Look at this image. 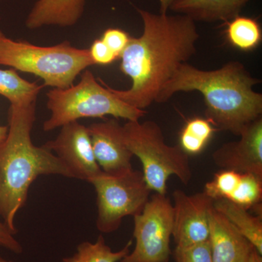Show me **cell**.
Here are the masks:
<instances>
[{
  "label": "cell",
  "mask_w": 262,
  "mask_h": 262,
  "mask_svg": "<svg viewBox=\"0 0 262 262\" xmlns=\"http://www.w3.org/2000/svg\"><path fill=\"white\" fill-rule=\"evenodd\" d=\"M137 11L144 25L142 34L130 38L119 58L120 71L132 84L125 91L108 89L124 102L144 110L156 102L179 67L195 54L200 34L196 22L187 15Z\"/></svg>",
  "instance_id": "6da1fadb"
},
{
  "label": "cell",
  "mask_w": 262,
  "mask_h": 262,
  "mask_svg": "<svg viewBox=\"0 0 262 262\" xmlns=\"http://www.w3.org/2000/svg\"><path fill=\"white\" fill-rule=\"evenodd\" d=\"M259 82L241 62H228L211 71L184 63L165 84L156 102H166L181 91H198L204 98L206 119L216 130L239 136L261 117L262 94L253 89Z\"/></svg>",
  "instance_id": "7a4b0ae2"
},
{
  "label": "cell",
  "mask_w": 262,
  "mask_h": 262,
  "mask_svg": "<svg viewBox=\"0 0 262 262\" xmlns=\"http://www.w3.org/2000/svg\"><path fill=\"white\" fill-rule=\"evenodd\" d=\"M37 102L11 105L8 132L0 144V217L15 234V216L27 203L29 188L40 176L73 179L61 160L46 146L33 144L32 130Z\"/></svg>",
  "instance_id": "3957f363"
},
{
  "label": "cell",
  "mask_w": 262,
  "mask_h": 262,
  "mask_svg": "<svg viewBox=\"0 0 262 262\" xmlns=\"http://www.w3.org/2000/svg\"><path fill=\"white\" fill-rule=\"evenodd\" d=\"M0 65L40 77L44 86L66 89L95 64L89 49L74 47L68 41L44 47L10 39L0 30Z\"/></svg>",
  "instance_id": "277c9868"
},
{
  "label": "cell",
  "mask_w": 262,
  "mask_h": 262,
  "mask_svg": "<svg viewBox=\"0 0 262 262\" xmlns=\"http://www.w3.org/2000/svg\"><path fill=\"white\" fill-rule=\"evenodd\" d=\"M98 80L91 71L85 70L76 85L48 91L47 107L51 115L43 124V130H55L82 118L113 116L136 121L146 115L144 110L124 102L110 91L106 82Z\"/></svg>",
  "instance_id": "5b68a950"
},
{
  "label": "cell",
  "mask_w": 262,
  "mask_h": 262,
  "mask_svg": "<svg viewBox=\"0 0 262 262\" xmlns=\"http://www.w3.org/2000/svg\"><path fill=\"white\" fill-rule=\"evenodd\" d=\"M122 129L127 147L140 160L150 190L166 194L171 176L186 185L190 182L192 172L189 155L179 145L169 146L165 142L163 130L156 122L127 121Z\"/></svg>",
  "instance_id": "8992f818"
},
{
  "label": "cell",
  "mask_w": 262,
  "mask_h": 262,
  "mask_svg": "<svg viewBox=\"0 0 262 262\" xmlns=\"http://www.w3.org/2000/svg\"><path fill=\"white\" fill-rule=\"evenodd\" d=\"M89 183L97 195L96 227L101 233L115 232L123 218L140 213L151 192L140 170L117 177L103 173Z\"/></svg>",
  "instance_id": "52a82bcc"
},
{
  "label": "cell",
  "mask_w": 262,
  "mask_h": 262,
  "mask_svg": "<svg viewBox=\"0 0 262 262\" xmlns=\"http://www.w3.org/2000/svg\"><path fill=\"white\" fill-rule=\"evenodd\" d=\"M134 218L135 247L120 262H168L173 224L170 198L155 193Z\"/></svg>",
  "instance_id": "ba28073f"
},
{
  "label": "cell",
  "mask_w": 262,
  "mask_h": 262,
  "mask_svg": "<svg viewBox=\"0 0 262 262\" xmlns=\"http://www.w3.org/2000/svg\"><path fill=\"white\" fill-rule=\"evenodd\" d=\"M173 199L172 237L177 247H187L208 241L213 200L204 192L188 195L180 189L174 191Z\"/></svg>",
  "instance_id": "9c48e42d"
},
{
  "label": "cell",
  "mask_w": 262,
  "mask_h": 262,
  "mask_svg": "<svg viewBox=\"0 0 262 262\" xmlns=\"http://www.w3.org/2000/svg\"><path fill=\"white\" fill-rule=\"evenodd\" d=\"M45 146L51 150L70 170L73 179L91 182L103 172L95 158L87 127L77 121L61 127L54 140Z\"/></svg>",
  "instance_id": "30bf717a"
},
{
  "label": "cell",
  "mask_w": 262,
  "mask_h": 262,
  "mask_svg": "<svg viewBox=\"0 0 262 262\" xmlns=\"http://www.w3.org/2000/svg\"><path fill=\"white\" fill-rule=\"evenodd\" d=\"M87 128L95 158L103 173L117 177L133 170L134 155L125 143L122 125L116 119H106Z\"/></svg>",
  "instance_id": "8fae6325"
},
{
  "label": "cell",
  "mask_w": 262,
  "mask_h": 262,
  "mask_svg": "<svg viewBox=\"0 0 262 262\" xmlns=\"http://www.w3.org/2000/svg\"><path fill=\"white\" fill-rule=\"evenodd\" d=\"M239 140L220 146L212 155L213 162L222 170L251 173L262 178V118L245 127Z\"/></svg>",
  "instance_id": "7c38bea8"
},
{
  "label": "cell",
  "mask_w": 262,
  "mask_h": 262,
  "mask_svg": "<svg viewBox=\"0 0 262 262\" xmlns=\"http://www.w3.org/2000/svg\"><path fill=\"white\" fill-rule=\"evenodd\" d=\"M209 243L213 262H246L255 248L213 206L210 212Z\"/></svg>",
  "instance_id": "4fadbf2b"
},
{
  "label": "cell",
  "mask_w": 262,
  "mask_h": 262,
  "mask_svg": "<svg viewBox=\"0 0 262 262\" xmlns=\"http://www.w3.org/2000/svg\"><path fill=\"white\" fill-rule=\"evenodd\" d=\"M86 0H37L29 12L26 27L37 29L47 26L70 27L83 15Z\"/></svg>",
  "instance_id": "5bb4252c"
},
{
  "label": "cell",
  "mask_w": 262,
  "mask_h": 262,
  "mask_svg": "<svg viewBox=\"0 0 262 262\" xmlns=\"http://www.w3.org/2000/svg\"><path fill=\"white\" fill-rule=\"evenodd\" d=\"M251 0H176L170 9L194 21L227 22L239 15Z\"/></svg>",
  "instance_id": "9a60e30c"
},
{
  "label": "cell",
  "mask_w": 262,
  "mask_h": 262,
  "mask_svg": "<svg viewBox=\"0 0 262 262\" xmlns=\"http://www.w3.org/2000/svg\"><path fill=\"white\" fill-rule=\"evenodd\" d=\"M213 206L262 255L261 215H253L249 210L225 199L213 201Z\"/></svg>",
  "instance_id": "2e32d148"
},
{
  "label": "cell",
  "mask_w": 262,
  "mask_h": 262,
  "mask_svg": "<svg viewBox=\"0 0 262 262\" xmlns=\"http://www.w3.org/2000/svg\"><path fill=\"white\" fill-rule=\"evenodd\" d=\"M45 86L24 80L16 70L0 69V95L11 105H27L37 102L38 95Z\"/></svg>",
  "instance_id": "e0dca14e"
},
{
  "label": "cell",
  "mask_w": 262,
  "mask_h": 262,
  "mask_svg": "<svg viewBox=\"0 0 262 262\" xmlns=\"http://www.w3.org/2000/svg\"><path fill=\"white\" fill-rule=\"evenodd\" d=\"M225 23L226 37L231 46L243 51H253L259 46L262 33L257 20L239 15Z\"/></svg>",
  "instance_id": "ac0fdd59"
},
{
  "label": "cell",
  "mask_w": 262,
  "mask_h": 262,
  "mask_svg": "<svg viewBox=\"0 0 262 262\" xmlns=\"http://www.w3.org/2000/svg\"><path fill=\"white\" fill-rule=\"evenodd\" d=\"M133 241H129L120 251H113L105 242L102 235L95 243L83 242L79 245L72 256L65 257L62 262H118L130 253Z\"/></svg>",
  "instance_id": "d6986e66"
},
{
  "label": "cell",
  "mask_w": 262,
  "mask_h": 262,
  "mask_svg": "<svg viewBox=\"0 0 262 262\" xmlns=\"http://www.w3.org/2000/svg\"><path fill=\"white\" fill-rule=\"evenodd\" d=\"M216 131L207 119L194 117L183 127L179 136V146L188 155L200 154Z\"/></svg>",
  "instance_id": "ffe728a7"
},
{
  "label": "cell",
  "mask_w": 262,
  "mask_h": 262,
  "mask_svg": "<svg viewBox=\"0 0 262 262\" xmlns=\"http://www.w3.org/2000/svg\"><path fill=\"white\" fill-rule=\"evenodd\" d=\"M262 178L251 173H241V180L234 194L227 201L244 207L255 209L261 215Z\"/></svg>",
  "instance_id": "44dd1931"
},
{
  "label": "cell",
  "mask_w": 262,
  "mask_h": 262,
  "mask_svg": "<svg viewBox=\"0 0 262 262\" xmlns=\"http://www.w3.org/2000/svg\"><path fill=\"white\" fill-rule=\"evenodd\" d=\"M241 173L234 170H221L215 174L211 182L206 183L203 192L213 201L229 200L237 189Z\"/></svg>",
  "instance_id": "7402d4cb"
},
{
  "label": "cell",
  "mask_w": 262,
  "mask_h": 262,
  "mask_svg": "<svg viewBox=\"0 0 262 262\" xmlns=\"http://www.w3.org/2000/svg\"><path fill=\"white\" fill-rule=\"evenodd\" d=\"M173 256L176 262H213L209 239L187 247L176 246Z\"/></svg>",
  "instance_id": "603a6c76"
},
{
  "label": "cell",
  "mask_w": 262,
  "mask_h": 262,
  "mask_svg": "<svg viewBox=\"0 0 262 262\" xmlns=\"http://www.w3.org/2000/svg\"><path fill=\"white\" fill-rule=\"evenodd\" d=\"M130 38L129 34L122 29L110 28L103 32L101 39L120 58V55L126 48Z\"/></svg>",
  "instance_id": "cb8c5ba5"
},
{
  "label": "cell",
  "mask_w": 262,
  "mask_h": 262,
  "mask_svg": "<svg viewBox=\"0 0 262 262\" xmlns=\"http://www.w3.org/2000/svg\"><path fill=\"white\" fill-rule=\"evenodd\" d=\"M90 55L94 64L108 65L119 59L118 56L103 42L102 39H96L89 49Z\"/></svg>",
  "instance_id": "d4e9b609"
},
{
  "label": "cell",
  "mask_w": 262,
  "mask_h": 262,
  "mask_svg": "<svg viewBox=\"0 0 262 262\" xmlns=\"http://www.w3.org/2000/svg\"><path fill=\"white\" fill-rule=\"evenodd\" d=\"M14 235L4 222L0 221V247L4 248L15 254H20L23 252V247L15 239Z\"/></svg>",
  "instance_id": "484cf974"
},
{
  "label": "cell",
  "mask_w": 262,
  "mask_h": 262,
  "mask_svg": "<svg viewBox=\"0 0 262 262\" xmlns=\"http://www.w3.org/2000/svg\"><path fill=\"white\" fill-rule=\"evenodd\" d=\"M175 1L176 0H159L160 13L165 14V13H168L170 5L173 4Z\"/></svg>",
  "instance_id": "4316f807"
},
{
  "label": "cell",
  "mask_w": 262,
  "mask_h": 262,
  "mask_svg": "<svg viewBox=\"0 0 262 262\" xmlns=\"http://www.w3.org/2000/svg\"><path fill=\"white\" fill-rule=\"evenodd\" d=\"M246 262H262L261 254L258 252L256 248L253 250L251 256Z\"/></svg>",
  "instance_id": "83f0119b"
},
{
  "label": "cell",
  "mask_w": 262,
  "mask_h": 262,
  "mask_svg": "<svg viewBox=\"0 0 262 262\" xmlns=\"http://www.w3.org/2000/svg\"><path fill=\"white\" fill-rule=\"evenodd\" d=\"M8 126L5 125H0V144L3 142L6 139L8 135Z\"/></svg>",
  "instance_id": "f1b7e54d"
},
{
  "label": "cell",
  "mask_w": 262,
  "mask_h": 262,
  "mask_svg": "<svg viewBox=\"0 0 262 262\" xmlns=\"http://www.w3.org/2000/svg\"><path fill=\"white\" fill-rule=\"evenodd\" d=\"M0 262H15L13 261H11V260L5 259V258L2 257L0 256Z\"/></svg>",
  "instance_id": "f546056e"
}]
</instances>
